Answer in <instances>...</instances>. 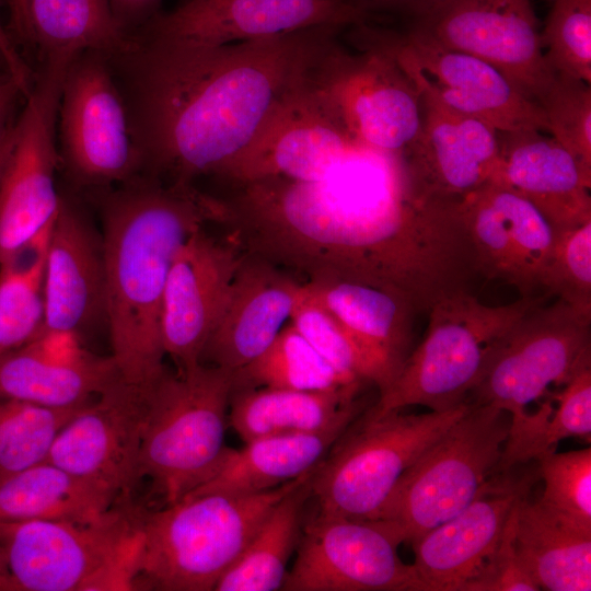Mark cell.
<instances>
[{
    "instance_id": "19",
    "label": "cell",
    "mask_w": 591,
    "mask_h": 591,
    "mask_svg": "<svg viewBox=\"0 0 591 591\" xmlns=\"http://www.w3.org/2000/svg\"><path fill=\"white\" fill-rule=\"evenodd\" d=\"M518 467L491 474L464 509L410 542L412 566L427 591H462L494 552L538 476L537 468Z\"/></svg>"
},
{
    "instance_id": "34",
    "label": "cell",
    "mask_w": 591,
    "mask_h": 591,
    "mask_svg": "<svg viewBox=\"0 0 591 591\" xmlns=\"http://www.w3.org/2000/svg\"><path fill=\"white\" fill-rule=\"evenodd\" d=\"M551 402L535 413H523L510 422L499 462L494 473L525 465L548 451L559 441L591 436V366L579 370Z\"/></svg>"
},
{
    "instance_id": "40",
    "label": "cell",
    "mask_w": 591,
    "mask_h": 591,
    "mask_svg": "<svg viewBox=\"0 0 591 591\" xmlns=\"http://www.w3.org/2000/svg\"><path fill=\"white\" fill-rule=\"evenodd\" d=\"M290 322L344 376L372 383L370 362L355 336L302 283Z\"/></svg>"
},
{
    "instance_id": "2",
    "label": "cell",
    "mask_w": 591,
    "mask_h": 591,
    "mask_svg": "<svg viewBox=\"0 0 591 591\" xmlns=\"http://www.w3.org/2000/svg\"><path fill=\"white\" fill-rule=\"evenodd\" d=\"M343 31L318 26L219 46L134 31L105 53L124 96L141 173L193 184L220 171Z\"/></svg>"
},
{
    "instance_id": "24",
    "label": "cell",
    "mask_w": 591,
    "mask_h": 591,
    "mask_svg": "<svg viewBox=\"0 0 591 591\" xmlns=\"http://www.w3.org/2000/svg\"><path fill=\"white\" fill-rule=\"evenodd\" d=\"M44 296L42 332H70L83 341L97 326L107 327L102 235L63 196L49 236Z\"/></svg>"
},
{
    "instance_id": "9",
    "label": "cell",
    "mask_w": 591,
    "mask_h": 591,
    "mask_svg": "<svg viewBox=\"0 0 591 591\" xmlns=\"http://www.w3.org/2000/svg\"><path fill=\"white\" fill-rule=\"evenodd\" d=\"M510 422L507 410L468 404L402 475L376 520L412 542L455 515L494 473Z\"/></svg>"
},
{
    "instance_id": "10",
    "label": "cell",
    "mask_w": 591,
    "mask_h": 591,
    "mask_svg": "<svg viewBox=\"0 0 591 591\" xmlns=\"http://www.w3.org/2000/svg\"><path fill=\"white\" fill-rule=\"evenodd\" d=\"M531 308L495 344L466 403L507 410L511 419L551 385L591 366V315L565 301Z\"/></svg>"
},
{
    "instance_id": "20",
    "label": "cell",
    "mask_w": 591,
    "mask_h": 591,
    "mask_svg": "<svg viewBox=\"0 0 591 591\" xmlns=\"http://www.w3.org/2000/svg\"><path fill=\"white\" fill-rule=\"evenodd\" d=\"M362 22L364 18L341 0H179L136 31L219 46L318 26L345 30Z\"/></svg>"
},
{
    "instance_id": "18",
    "label": "cell",
    "mask_w": 591,
    "mask_h": 591,
    "mask_svg": "<svg viewBox=\"0 0 591 591\" xmlns=\"http://www.w3.org/2000/svg\"><path fill=\"white\" fill-rule=\"evenodd\" d=\"M477 275L513 286L521 297H537L554 242V231L524 197L497 182L459 197Z\"/></svg>"
},
{
    "instance_id": "16",
    "label": "cell",
    "mask_w": 591,
    "mask_h": 591,
    "mask_svg": "<svg viewBox=\"0 0 591 591\" xmlns=\"http://www.w3.org/2000/svg\"><path fill=\"white\" fill-rule=\"evenodd\" d=\"M401 534L382 520L317 514L301 529L285 591H427L399 558Z\"/></svg>"
},
{
    "instance_id": "47",
    "label": "cell",
    "mask_w": 591,
    "mask_h": 591,
    "mask_svg": "<svg viewBox=\"0 0 591 591\" xmlns=\"http://www.w3.org/2000/svg\"><path fill=\"white\" fill-rule=\"evenodd\" d=\"M3 1L0 0V13ZM0 54L3 58L7 72L21 90H26L33 79V69L27 63L20 49L12 42L0 15Z\"/></svg>"
},
{
    "instance_id": "27",
    "label": "cell",
    "mask_w": 591,
    "mask_h": 591,
    "mask_svg": "<svg viewBox=\"0 0 591 591\" xmlns=\"http://www.w3.org/2000/svg\"><path fill=\"white\" fill-rule=\"evenodd\" d=\"M491 182L529 200L554 232L591 221V177L543 131L499 132V164Z\"/></svg>"
},
{
    "instance_id": "37",
    "label": "cell",
    "mask_w": 591,
    "mask_h": 591,
    "mask_svg": "<svg viewBox=\"0 0 591 591\" xmlns=\"http://www.w3.org/2000/svg\"><path fill=\"white\" fill-rule=\"evenodd\" d=\"M53 224L0 264V357L31 341L43 329L45 268Z\"/></svg>"
},
{
    "instance_id": "23",
    "label": "cell",
    "mask_w": 591,
    "mask_h": 591,
    "mask_svg": "<svg viewBox=\"0 0 591 591\" xmlns=\"http://www.w3.org/2000/svg\"><path fill=\"white\" fill-rule=\"evenodd\" d=\"M413 83L421 123L401 159L415 188L427 195L461 197L491 182L499 164V131Z\"/></svg>"
},
{
    "instance_id": "36",
    "label": "cell",
    "mask_w": 591,
    "mask_h": 591,
    "mask_svg": "<svg viewBox=\"0 0 591 591\" xmlns=\"http://www.w3.org/2000/svg\"><path fill=\"white\" fill-rule=\"evenodd\" d=\"M361 384L339 373L290 322L260 356L233 372L232 391H328Z\"/></svg>"
},
{
    "instance_id": "6",
    "label": "cell",
    "mask_w": 591,
    "mask_h": 591,
    "mask_svg": "<svg viewBox=\"0 0 591 591\" xmlns=\"http://www.w3.org/2000/svg\"><path fill=\"white\" fill-rule=\"evenodd\" d=\"M137 549L129 498L93 521L0 522V555L18 591L134 590Z\"/></svg>"
},
{
    "instance_id": "35",
    "label": "cell",
    "mask_w": 591,
    "mask_h": 591,
    "mask_svg": "<svg viewBox=\"0 0 591 591\" xmlns=\"http://www.w3.org/2000/svg\"><path fill=\"white\" fill-rule=\"evenodd\" d=\"M310 478L276 503L215 591L281 590L288 560L300 538Z\"/></svg>"
},
{
    "instance_id": "50",
    "label": "cell",
    "mask_w": 591,
    "mask_h": 591,
    "mask_svg": "<svg viewBox=\"0 0 591 591\" xmlns=\"http://www.w3.org/2000/svg\"><path fill=\"white\" fill-rule=\"evenodd\" d=\"M0 591H18V588L4 565V561L1 555H0Z\"/></svg>"
},
{
    "instance_id": "12",
    "label": "cell",
    "mask_w": 591,
    "mask_h": 591,
    "mask_svg": "<svg viewBox=\"0 0 591 591\" xmlns=\"http://www.w3.org/2000/svg\"><path fill=\"white\" fill-rule=\"evenodd\" d=\"M57 138L59 160L80 186L105 188L141 173L127 106L104 53L86 51L69 63Z\"/></svg>"
},
{
    "instance_id": "1",
    "label": "cell",
    "mask_w": 591,
    "mask_h": 591,
    "mask_svg": "<svg viewBox=\"0 0 591 591\" xmlns=\"http://www.w3.org/2000/svg\"><path fill=\"white\" fill-rule=\"evenodd\" d=\"M231 241L248 256L406 298L419 312L456 291L471 269L468 233L451 202L418 193L401 158L363 146L328 177L236 184L224 199Z\"/></svg>"
},
{
    "instance_id": "26",
    "label": "cell",
    "mask_w": 591,
    "mask_h": 591,
    "mask_svg": "<svg viewBox=\"0 0 591 591\" xmlns=\"http://www.w3.org/2000/svg\"><path fill=\"white\" fill-rule=\"evenodd\" d=\"M119 379L112 356L90 352L70 332H42L0 357V399L73 407L91 402Z\"/></svg>"
},
{
    "instance_id": "32",
    "label": "cell",
    "mask_w": 591,
    "mask_h": 591,
    "mask_svg": "<svg viewBox=\"0 0 591 591\" xmlns=\"http://www.w3.org/2000/svg\"><path fill=\"white\" fill-rule=\"evenodd\" d=\"M513 541L522 565L540 590H591V531L526 496L517 507Z\"/></svg>"
},
{
    "instance_id": "38",
    "label": "cell",
    "mask_w": 591,
    "mask_h": 591,
    "mask_svg": "<svg viewBox=\"0 0 591 591\" xmlns=\"http://www.w3.org/2000/svg\"><path fill=\"white\" fill-rule=\"evenodd\" d=\"M86 404L53 408L0 399V482L44 462L59 431Z\"/></svg>"
},
{
    "instance_id": "14",
    "label": "cell",
    "mask_w": 591,
    "mask_h": 591,
    "mask_svg": "<svg viewBox=\"0 0 591 591\" xmlns=\"http://www.w3.org/2000/svg\"><path fill=\"white\" fill-rule=\"evenodd\" d=\"M317 68L277 103L247 146L218 176L235 185L273 177L317 182L333 174L361 146L350 137L320 88Z\"/></svg>"
},
{
    "instance_id": "43",
    "label": "cell",
    "mask_w": 591,
    "mask_h": 591,
    "mask_svg": "<svg viewBox=\"0 0 591 591\" xmlns=\"http://www.w3.org/2000/svg\"><path fill=\"white\" fill-rule=\"evenodd\" d=\"M543 290L591 315V221L554 232Z\"/></svg>"
},
{
    "instance_id": "45",
    "label": "cell",
    "mask_w": 591,
    "mask_h": 591,
    "mask_svg": "<svg viewBox=\"0 0 591 591\" xmlns=\"http://www.w3.org/2000/svg\"><path fill=\"white\" fill-rule=\"evenodd\" d=\"M367 22L378 16H396L408 23L421 16L441 0H341Z\"/></svg>"
},
{
    "instance_id": "46",
    "label": "cell",
    "mask_w": 591,
    "mask_h": 591,
    "mask_svg": "<svg viewBox=\"0 0 591 591\" xmlns=\"http://www.w3.org/2000/svg\"><path fill=\"white\" fill-rule=\"evenodd\" d=\"M162 0H108L112 13L119 27L131 33L146 24L160 11Z\"/></svg>"
},
{
    "instance_id": "44",
    "label": "cell",
    "mask_w": 591,
    "mask_h": 591,
    "mask_svg": "<svg viewBox=\"0 0 591 591\" xmlns=\"http://www.w3.org/2000/svg\"><path fill=\"white\" fill-rule=\"evenodd\" d=\"M517 507L518 505L508 519L498 545L477 573L464 584L462 591L540 590L525 570L515 551L513 534Z\"/></svg>"
},
{
    "instance_id": "7",
    "label": "cell",
    "mask_w": 591,
    "mask_h": 591,
    "mask_svg": "<svg viewBox=\"0 0 591 591\" xmlns=\"http://www.w3.org/2000/svg\"><path fill=\"white\" fill-rule=\"evenodd\" d=\"M542 301L520 297L490 306L468 291L440 300L428 311L422 340L368 412L382 415L414 405L448 412L465 404L495 344Z\"/></svg>"
},
{
    "instance_id": "3",
    "label": "cell",
    "mask_w": 591,
    "mask_h": 591,
    "mask_svg": "<svg viewBox=\"0 0 591 591\" xmlns=\"http://www.w3.org/2000/svg\"><path fill=\"white\" fill-rule=\"evenodd\" d=\"M101 199L107 329L121 379L149 387L164 371V289L173 259L196 230L224 225V199L194 184L138 174Z\"/></svg>"
},
{
    "instance_id": "17",
    "label": "cell",
    "mask_w": 591,
    "mask_h": 591,
    "mask_svg": "<svg viewBox=\"0 0 591 591\" xmlns=\"http://www.w3.org/2000/svg\"><path fill=\"white\" fill-rule=\"evenodd\" d=\"M404 24L490 63L535 103L553 79L530 0H441Z\"/></svg>"
},
{
    "instance_id": "8",
    "label": "cell",
    "mask_w": 591,
    "mask_h": 591,
    "mask_svg": "<svg viewBox=\"0 0 591 591\" xmlns=\"http://www.w3.org/2000/svg\"><path fill=\"white\" fill-rule=\"evenodd\" d=\"M382 415L362 412L343 432L310 480L318 514L376 520L406 470L467 409Z\"/></svg>"
},
{
    "instance_id": "41",
    "label": "cell",
    "mask_w": 591,
    "mask_h": 591,
    "mask_svg": "<svg viewBox=\"0 0 591 591\" xmlns=\"http://www.w3.org/2000/svg\"><path fill=\"white\" fill-rule=\"evenodd\" d=\"M536 461L544 480L538 501L564 520L591 531V448L548 451Z\"/></svg>"
},
{
    "instance_id": "21",
    "label": "cell",
    "mask_w": 591,
    "mask_h": 591,
    "mask_svg": "<svg viewBox=\"0 0 591 591\" xmlns=\"http://www.w3.org/2000/svg\"><path fill=\"white\" fill-rule=\"evenodd\" d=\"M232 241L221 242L206 228L194 231L178 248L167 276L161 313L165 355L176 370L200 363L204 347L245 254Z\"/></svg>"
},
{
    "instance_id": "49",
    "label": "cell",
    "mask_w": 591,
    "mask_h": 591,
    "mask_svg": "<svg viewBox=\"0 0 591 591\" xmlns=\"http://www.w3.org/2000/svg\"><path fill=\"white\" fill-rule=\"evenodd\" d=\"M15 136H16V129H15V123H14L11 129L5 135V137L0 142V176L3 172V169L8 162V159L14 146Z\"/></svg>"
},
{
    "instance_id": "13",
    "label": "cell",
    "mask_w": 591,
    "mask_h": 591,
    "mask_svg": "<svg viewBox=\"0 0 591 591\" xmlns=\"http://www.w3.org/2000/svg\"><path fill=\"white\" fill-rule=\"evenodd\" d=\"M71 61L40 62L15 121L14 146L0 176V264L14 257L51 225L60 209L62 196L55 179L60 163L57 114L62 81Z\"/></svg>"
},
{
    "instance_id": "51",
    "label": "cell",
    "mask_w": 591,
    "mask_h": 591,
    "mask_svg": "<svg viewBox=\"0 0 591 591\" xmlns=\"http://www.w3.org/2000/svg\"><path fill=\"white\" fill-rule=\"evenodd\" d=\"M2 72H7V68H5V65H4V61H3V58L0 54V73ZM8 73V72H7Z\"/></svg>"
},
{
    "instance_id": "39",
    "label": "cell",
    "mask_w": 591,
    "mask_h": 591,
    "mask_svg": "<svg viewBox=\"0 0 591 591\" xmlns=\"http://www.w3.org/2000/svg\"><path fill=\"white\" fill-rule=\"evenodd\" d=\"M555 138L591 177V85L583 80L554 72L537 101Z\"/></svg>"
},
{
    "instance_id": "25",
    "label": "cell",
    "mask_w": 591,
    "mask_h": 591,
    "mask_svg": "<svg viewBox=\"0 0 591 591\" xmlns=\"http://www.w3.org/2000/svg\"><path fill=\"white\" fill-rule=\"evenodd\" d=\"M301 288L280 268L245 254L200 363L235 372L252 362L290 321Z\"/></svg>"
},
{
    "instance_id": "28",
    "label": "cell",
    "mask_w": 591,
    "mask_h": 591,
    "mask_svg": "<svg viewBox=\"0 0 591 591\" xmlns=\"http://www.w3.org/2000/svg\"><path fill=\"white\" fill-rule=\"evenodd\" d=\"M303 285L355 336L370 362L372 384L383 392L412 351L414 305L396 292L358 282Z\"/></svg>"
},
{
    "instance_id": "30",
    "label": "cell",
    "mask_w": 591,
    "mask_h": 591,
    "mask_svg": "<svg viewBox=\"0 0 591 591\" xmlns=\"http://www.w3.org/2000/svg\"><path fill=\"white\" fill-rule=\"evenodd\" d=\"M360 386L328 391L233 390L228 424L245 443L267 436L347 427L362 413L357 399Z\"/></svg>"
},
{
    "instance_id": "42",
    "label": "cell",
    "mask_w": 591,
    "mask_h": 591,
    "mask_svg": "<svg viewBox=\"0 0 591 591\" xmlns=\"http://www.w3.org/2000/svg\"><path fill=\"white\" fill-rule=\"evenodd\" d=\"M541 40L554 72L591 83V0H552Z\"/></svg>"
},
{
    "instance_id": "31",
    "label": "cell",
    "mask_w": 591,
    "mask_h": 591,
    "mask_svg": "<svg viewBox=\"0 0 591 591\" xmlns=\"http://www.w3.org/2000/svg\"><path fill=\"white\" fill-rule=\"evenodd\" d=\"M347 428L262 437L240 450L228 447L211 475L185 496L248 495L294 480L313 472Z\"/></svg>"
},
{
    "instance_id": "15",
    "label": "cell",
    "mask_w": 591,
    "mask_h": 591,
    "mask_svg": "<svg viewBox=\"0 0 591 591\" xmlns=\"http://www.w3.org/2000/svg\"><path fill=\"white\" fill-rule=\"evenodd\" d=\"M355 44L359 53L351 54L336 39L320 62L316 81L357 143L402 158L420 128L418 91L392 55Z\"/></svg>"
},
{
    "instance_id": "48",
    "label": "cell",
    "mask_w": 591,
    "mask_h": 591,
    "mask_svg": "<svg viewBox=\"0 0 591 591\" xmlns=\"http://www.w3.org/2000/svg\"><path fill=\"white\" fill-rule=\"evenodd\" d=\"M20 97L22 93L9 73H0V142L16 120L14 113Z\"/></svg>"
},
{
    "instance_id": "5",
    "label": "cell",
    "mask_w": 591,
    "mask_h": 591,
    "mask_svg": "<svg viewBox=\"0 0 591 591\" xmlns=\"http://www.w3.org/2000/svg\"><path fill=\"white\" fill-rule=\"evenodd\" d=\"M232 389L233 372L204 363L165 369L147 389L138 475L150 479L164 505L207 479L224 456Z\"/></svg>"
},
{
    "instance_id": "11",
    "label": "cell",
    "mask_w": 591,
    "mask_h": 591,
    "mask_svg": "<svg viewBox=\"0 0 591 591\" xmlns=\"http://www.w3.org/2000/svg\"><path fill=\"white\" fill-rule=\"evenodd\" d=\"M350 30L355 43L372 45L392 55L413 82L450 107L499 132L548 134L541 106L490 63L448 48L409 24L390 28L362 22Z\"/></svg>"
},
{
    "instance_id": "4",
    "label": "cell",
    "mask_w": 591,
    "mask_h": 591,
    "mask_svg": "<svg viewBox=\"0 0 591 591\" xmlns=\"http://www.w3.org/2000/svg\"><path fill=\"white\" fill-rule=\"evenodd\" d=\"M313 472L262 493L187 495L158 510L136 508L134 589L215 591L276 503Z\"/></svg>"
},
{
    "instance_id": "52",
    "label": "cell",
    "mask_w": 591,
    "mask_h": 591,
    "mask_svg": "<svg viewBox=\"0 0 591 591\" xmlns=\"http://www.w3.org/2000/svg\"><path fill=\"white\" fill-rule=\"evenodd\" d=\"M3 73V72H2Z\"/></svg>"
},
{
    "instance_id": "33",
    "label": "cell",
    "mask_w": 591,
    "mask_h": 591,
    "mask_svg": "<svg viewBox=\"0 0 591 591\" xmlns=\"http://www.w3.org/2000/svg\"><path fill=\"white\" fill-rule=\"evenodd\" d=\"M123 499L104 485L44 461L0 482V522L93 521Z\"/></svg>"
},
{
    "instance_id": "22",
    "label": "cell",
    "mask_w": 591,
    "mask_h": 591,
    "mask_svg": "<svg viewBox=\"0 0 591 591\" xmlns=\"http://www.w3.org/2000/svg\"><path fill=\"white\" fill-rule=\"evenodd\" d=\"M147 389L117 380L62 427L45 461L129 498L139 480Z\"/></svg>"
},
{
    "instance_id": "29",
    "label": "cell",
    "mask_w": 591,
    "mask_h": 591,
    "mask_svg": "<svg viewBox=\"0 0 591 591\" xmlns=\"http://www.w3.org/2000/svg\"><path fill=\"white\" fill-rule=\"evenodd\" d=\"M2 1L12 42L37 53L40 62L73 60L86 51L109 53L127 35L114 19L108 0Z\"/></svg>"
}]
</instances>
